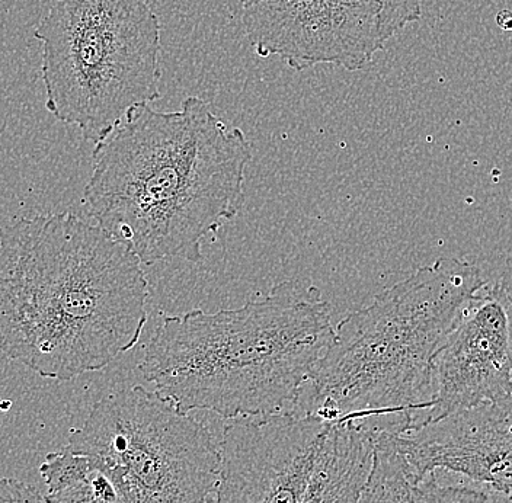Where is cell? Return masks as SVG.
<instances>
[{
	"label": "cell",
	"instance_id": "obj_17",
	"mask_svg": "<svg viewBox=\"0 0 512 503\" xmlns=\"http://www.w3.org/2000/svg\"><path fill=\"white\" fill-rule=\"evenodd\" d=\"M498 22L499 27L505 31H512V12L510 11H502L498 14Z\"/></svg>",
	"mask_w": 512,
	"mask_h": 503
},
{
	"label": "cell",
	"instance_id": "obj_9",
	"mask_svg": "<svg viewBox=\"0 0 512 503\" xmlns=\"http://www.w3.org/2000/svg\"><path fill=\"white\" fill-rule=\"evenodd\" d=\"M431 384V406L418 426L512 396V319L495 285L473 297L448 333Z\"/></svg>",
	"mask_w": 512,
	"mask_h": 503
},
{
	"label": "cell",
	"instance_id": "obj_3",
	"mask_svg": "<svg viewBox=\"0 0 512 503\" xmlns=\"http://www.w3.org/2000/svg\"><path fill=\"white\" fill-rule=\"evenodd\" d=\"M334 333L319 288L284 281L239 309L166 316L139 368L181 412L280 415L297 408Z\"/></svg>",
	"mask_w": 512,
	"mask_h": 503
},
{
	"label": "cell",
	"instance_id": "obj_10",
	"mask_svg": "<svg viewBox=\"0 0 512 503\" xmlns=\"http://www.w3.org/2000/svg\"><path fill=\"white\" fill-rule=\"evenodd\" d=\"M393 442L418 479L446 470L512 501V396L393 434Z\"/></svg>",
	"mask_w": 512,
	"mask_h": 503
},
{
	"label": "cell",
	"instance_id": "obj_7",
	"mask_svg": "<svg viewBox=\"0 0 512 503\" xmlns=\"http://www.w3.org/2000/svg\"><path fill=\"white\" fill-rule=\"evenodd\" d=\"M240 9L256 54L296 72L319 64L366 69L422 16L421 0H240Z\"/></svg>",
	"mask_w": 512,
	"mask_h": 503
},
{
	"label": "cell",
	"instance_id": "obj_12",
	"mask_svg": "<svg viewBox=\"0 0 512 503\" xmlns=\"http://www.w3.org/2000/svg\"><path fill=\"white\" fill-rule=\"evenodd\" d=\"M379 432L382 429L371 419L332 425L302 503L360 502Z\"/></svg>",
	"mask_w": 512,
	"mask_h": 503
},
{
	"label": "cell",
	"instance_id": "obj_11",
	"mask_svg": "<svg viewBox=\"0 0 512 503\" xmlns=\"http://www.w3.org/2000/svg\"><path fill=\"white\" fill-rule=\"evenodd\" d=\"M358 503H512L488 486L467 477L434 470L418 479L400 456L393 432L382 431L374 442L373 467Z\"/></svg>",
	"mask_w": 512,
	"mask_h": 503
},
{
	"label": "cell",
	"instance_id": "obj_8",
	"mask_svg": "<svg viewBox=\"0 0 512 503\" xmlns=\"http://www.w3.org/2000/svg\"><path fill=\"white\" fill-rule=\"evenodd\" d=\"M332 425L294 412L230 419L217 503H302Z\"/></svg>",
	"mask_w": 512,
	"mask_h": 503
},
{
	"label": "cell",
	"instance_id": "obj_15",
	"mask_svg": "<svg viewBox=\"0 0 512 503\" xmlns=\"http://www.w3.org/2000/svg\"><path fill=\"white\" fill-rule=\"evenodd\" d=\"M0 503H47L46 498L34 486L14 479H0Z\"/></svg>",
	"mask_w": 512,
	"mask_h": 503
},
{
	"label": "cell",
	"instance_id": "obj_14",
	"mask_svg": "<svg viewBox=\"0 0 512 503\" xmlns=\"http://www.w3.org/2000/svg\"><path fill=\"white\" fill-rule=\"evenodd\" d=\"M94 466V464H92ZM47 503H120L117 489L110 477L99 472L98 469L92 470L88 479L73 483L69 488L60 490L56 493H47Z\"/></svg>",
	"mask_w": 512,
	"mask_h": 503
},
{
	"label": "cell",
	"instance_id": "obj_2",
	"mask_svg": "<svg viewBox=\"0 0 512 503\" xmlns=\"http://www.w3.org/2000/svg\"><path fill=\"white\" fill-rule=\"evenodd\" d=\"M83 191L89 216L143 265L203 261V240L245 205L252 144L239 127L188 96L181 110L150 104L95 144Z\"/></svg>",
	"mask_w": 512,
	"mask_h": 503
},
{
	"label": "cell",
	"instance_id": "obj_16",
	"mask_svg": "<svg viewBox=\"0 0 512 503\" xmlns=\"http://www.w3.org/2000/svg\"><path fill=\"white\" fill-rule=\"evenodd\" d=\"M495 287L498 288L499 293L504 297L505 303H507L508 309H510L512 319V258L508 259L507 264L502 269L501 278H499Z\"/></svg>",
	"mask_w": 512,
	"mask_h": 503
},
{
	"label": "cell",
	"instance_id": "obj_1",
	"mask_svg": "<svg viewBox=\"0 0 512 503\" xmlns=\"http://www.w3.org/2000/svg\"><path fill=\"white\" fill-rule=\"evenodd\" d=\"M149 283L136 253L72 213L0 224V352L47 380L133 349Z\"/></svg>",
	"mask_w": 512,
	"mask_h": 503
},
{
	"label": "cell",
	"instance_id": "obj_13",
	"mask_svg": "<svg viewBox=\"0 0 512 503\" xmlns=\"http://www.w3.org/2000/svg\"><path fill=\"white\" fill-rule=\"evenodd\" d=\"M94 466L89 457L73 453L69 447L47 454L40 466L41 479L47 486V493H56L69 488L73 483L88 479Z\"/></svg>",
	"mask_w": 512,
	"mask_h": 503
},
{
	"label": "cell",
	"instance_id": "obj_6",
	"mask_svg": "<svg viewBox=\"0 0 512 503\" xmlns=\"http://www.w3.org/2000/svg\"><path fill=\"white\" fill-rule=\"evenodd\" d=\"M67 447L110 477L121 503H207L219 483L220 442L143 386L102 397Z\"/></svg>",
	"mask_w": 512,
	"mask_h": 503
},
{
	"label": "cell",
	"instance_id": "obj_4",
	"mask_svg": "<svg viewBox=\"0 0 512 503\" xmlns=\"http://www.w3.org/2000/svg\"><path fill=\"white\" fill-rule=\"evenodd\" d=\"M485 287L472 262L440 258L384 290L335 326L294 413L329 424L427 415L432 362L467 304Z\"/></svg>",
	"mask_w": 512,
	"mask_h": 503
},
{
	"label": "cell",
	"instance_id": "obj_5",
	"mask_svg": "<svg viewBox=\"0 0 512 503\" xmlns=\"http://www.w3.org/2000/svg\"><path fill=\"white\" fill-rule=\"evenodd\" d=\"M46 108L98 144L160 94V22L149 0H56L34 32Z\"/></svg>",
	"mask_w": 512,
	"mask_h": 503
}]
</instances>
